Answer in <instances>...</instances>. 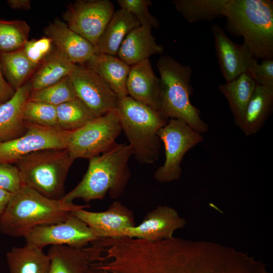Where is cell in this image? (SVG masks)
<instances>
[{
	"label": "cell",
	"instance_id": "6da1fadb",
	"mask_svg": "<svg viewBox=\"0 0 273 273\" xmlns=\"http://www.w3.org/2000/svg\"><path fill=\"white\" fill-rule=\"evenodd\" d=\"M132 155L130 146L115 143L101 154L88 159L87 170L81 180L61 199L69 203L81 199L86 203L119 198L124 192L131 176L128 161Z\"/></svg>",
	"mask_w": 273,
	"mask_h": 273
},
{
	"label": "cell",
	"instance_id": "7a4b0ae2",
	"mask_svg": "<svg viewBox=\"0 0 273 273\" xmlns=\"http://www.w3.org/2000/svg\"><path fill=\"white\" fill-rule=\"evenodd\" d=\"M89 207L50 199L23 185L13 194L0 216V232L10 237H24L36 226L62 221L73 212Z\"/></svg>",
	"mask_w": 273,
	"mask_h": 273
},
{
	"label": "cell",
	"instance_id": "3957f363",
	"mask_svg": "<svg viewBox=\"0 0 273 273\" xmlns=\"http://www.w3.org/2000/svg\"><path fill=\"white\" fill-rule=\"evenodd\" d=\"M156 65L160 74L159 114L167 120L181 119L202 134L207 133L208 125L190 101L193 92L191 67L169 55L161 56Z\"/></svg>",
	"mask_w": 273,
	"mask_h": 273
},
{
	"label": "cell",
	"instance_id": "277c9868",
	"mask_svg": "<svg viewBox=\"0 0 273 273\" xmlns=\"http://www.w3.org/2000/svg\"><path fill=\"white\" fill-rule=\"evenodd\" d=\"M224 17L257 59H273V1L229 0Z\"/></svg>",
	"mask_w": 273,
	"mask_h": 273
},
{
	"label": "cell",
	"instance_id": "5b68a950",
	"mask_svg": "<svg viewBox=\"0 0 273 273\" xmlns=\"http://www.w3.org/2000/svg\"><path fill=\"white\" fill-rule=\"evenodd\" d=\"M116 110L122 131L135 160L142 164L154 163L158 159L161 148L157 131L168 120L128 96L118 99Z\"/></svg>",
	"mask_w": 273,
	"mask_h": 273
},
{
	"label": "cell",
	"instance_id": "8992f818",
	"mask_svg": "<svg viewBox=\"0 0 273 273\" xmlns=\"http://www.w3.org/2000/svg\"><path fill=\"white\" fill-rule=\"evenodd\" d=\"M74 161L66 148L54 149L32 153L14 164L23 185L60 200L65 195V182Z\"/></svg>",
	"mask_w": 273,
	"mask_h": 273
},
{
	"label": "cell",
	"instance_id": "52a82bcc",
	"mask_svg": "<svg viewBox=\"0 0 273 273\" xmlns=\"http://www.w3.org/2000/svg\"><path fill=\"white\" fill-rule=\"evenodd\" d=\"M122 132L116 109L71 131L67 149L71 158L88 160L107 151Z\"/></svg>",
	"mask_w": 273,
	"mask_h": 273
},
{
	"label": "cell",
	"instance_id": "ba28073f",
	"mask_svg": "<svg viewBox=\"0 0 273 273\" xmlns=\"http://www.w3.org/2000/svg\"><path fill=\"white\" fill-rule=\"evenodd\" d=\"M157 135L164 145L165 159L155 171L154 178L160 183L177 180L181 174V163L185 155L203 142L204 138L186 122L175 118L168 119L158 130Z\"/></svg>",
	"mask_w": 273,
	"mask_h": 273
},
{
	"label": "cell",
	"instance_id": "9c48e42d",
	"mask_svg": "<svg viewBox=\"0 0 273 273\" xmlns=\"http://www.w3.org/2000/svg\"><path fill=\"white\" fill-rule=\"evenodd\" d=\"M25 123L22 135L0 143V163L14 164L38 151L67 148L71 131Z\"/></svg>",
	"mask_w": 273,
	"mask_h": 273
},
{
	"label": "cell",
	"instance_id": "30bf717a",
	"mask_svg": "<svg viewBox=\"0 0 273 273\" xmlns=\"http://www.w3.org/2000/svg\"><path fill=\"white\" fill-rule=\"evenodd\" d=\"M114 12L109 0H78L67 7L63 18L70 29L95 47Z\"/></svg>",
	"mask_w": 273,
	"mask_h": 273
},
{
	"label": "cell",
	"instance_id": "8fae6325",
	"mask_svg": "<svg viewBox=\"0 0 273 273\" xmlns=\"http://www.w3.org/2000/svg\"><path fill=\"white\" fill-rule=\"evenodd\" d=\"M24 238L26 243L42 249L49 245L84 248L99 239L86 223L72 213L62 221L32 229Z\"/></svg>",
	"mask_w": 273,
	"mask_h": 273
},
{
	"label": "cell",
	"instance_id": "7c38bea8",
	"mask_svg": "<svg viewBox=\"0 0 273 273\" xmlns=\"http://www.w3.org/2000/svg\"><path fill=\"white\" fill-rule=\"evenodd\" d=\"M69 77L77 98L96 117L116 109L117 97L93 71L87 67L76 65Z\"/></svg>",
	"mask_w": 273,
	"mask_h": 273
},
{
	"label": "cell",
	"instance_id": "4fadbf2b",
	"mask_svg": "<svg viewBox=\"0 0 273 273\" xmlns=\"http://www.w3.org/2000/svg\"><path fill=\"white\" fill-rule=\"evenodd\" d=\"M218 62L225 82L246 72L257 59L247 46L233 41L219 25L211 27Z\"/></svg>",
	"mask_w": 273,
	"mask_h": 273
},
{
	"label": "cell",
	"instance_id": "5bb4252c",
	"mask_svg": "<svg viewBox=\"0 0 273 273\" xmlns=\"http://www.w3.org/2000/svg\"><path fill=\"white\" fill-rule=\"evenodd\" d=\"M186 220L177 212L168 206H159L148 213L142 223L124 230L118 238L128 237L151 241L173 238L175 231L184 228Z\"/></svg>",
	"mask_w": 273,
	"mask_h": 273
},
{
	"label": "cell",
	"instance_id": "9a60e30c",
	"mask_svg": "<svg viewBox=\"0 0 273 273\" xmlns=\"http://www.w3.org/2000/svg\"><path fill=\"white\" fill-rule=\"evenodd\" d=\"M83 221L98 238H118L125 229L135 226L131 210L115 201L104 212H91L80 209L72 212Z\"/></svg>",
	"mask_w": 273,
	"mask_h": 273
},
{
	"label": "cell",
	"instance_id": "2e32d148",
	"mask_svg": "<svg viewBox=\"0 0 273 273\" xmlns=\"http://www.w3.org/2000/svg\"><path fill=\"white\" fill-rule=\"evenodd\" d=\"M43 32L56 49L75 65L86 64L96 54L95 47L90 42L60 19L51 22Z\"/></svg>",
	"mask_w": 273,
	"mask_h": 273
},
{
	"label": "cell",
	"instance_id": "e0dca14e",
	"mask_svg": "<svg viewBox=\"0 0 273 273\" xmlns=\"http://www.w3.org/2000/svg\"><path fill=\"white\" fill-rule=\"evenodd\" d=\"M126 89L128 96L159 113V78L155 74L149 59L130 67Z\"/></svg>",
	"mask_w": 273,
	"mask_h": 273
},
{
	"label": "cell",
	"instance_id": "ac0fdd59",
	"mask_svg": "<svg viewBox=\"0 0 273 273\" xmlns=\"http://www.w3.org/2000/svg\"><path fill=\"white\" fill-rule=\"evenodd\" d=\"M31 91L27 81L9 100L0 105V143L17 138L25 132L23 110Z\"/></svg>",
	"mask_w": 273,
	"mask_h": 273
},
{
	"label": "cell",
	"instance_id": "d6986e66",
	"mask_svg": "<svg viewBox=\"0 0 273 273\" xmlns=\"http://www.w3.org/2000/svg\"><path fill=\"white\" fill-rule=\"evenodd\" d=\"M163 52V48L156 42L152 34V28L140 25L126 35L117 56L131 66Z\"/></svg>",
	"mask_w": 273,
	"mask_h": 273
},
{
	"label": "cell",
	"instance_id": "ffe728a7",
	"mask_svg": "<svg viewBox=\"0 0 273 273\" xmlns=\"http://www.w3.org/2000/svg\"><path fill=\"white\" fill-rule=\"evenodd\" d=\"M86 65L107 84L118 99L128 96L126 81L131 66L119 57L95 54Z\"/></svg>",
	"mask_w": 273,
	"mask_h": 273
},
{
	"label": "cell",
	"instance_id": "44dd1931",
	"mask_svg": "<svg viewBox=\"0 0 273 273\" xmlns=\"http://www.w3.org/2000/svg\"><path fill=\"white\" fill-rule=\"evenodd\" d=\"M139 26L135 17L125 10L114 12L95 47L96 54L117 56L126 35Z\"/></svg>",
	"mask_w": 273,
	"mask_h": 273
},
{
	"label": "cell",
	"instance_id": "7402d4cb",
	"mask_svg": "<svg viewBox=\"0 0 273 273\" xmlns=\"http://www.w3.org/2000/svg\"><path fill=\"white\" fill-rule=\"evenodd\" d=\"M273 87L257 84L247 106L240 128L246 136L257 133L272 111Z\"/></svg>",
	"mask_w": 273,
	"mask_h": 273
},
{
	"label": "cell",
	"instance_id": "603a6c76",
	"mask_svg": "<svg viewBox=\"0 0 273 273\" xmlns=\"http://www.w3.org/2000/svg\"><path fill=\"white\" fill-rule=\"evenodd\" d=\"M257 84L246 71L235 79L218 86L227 100L235 124L240 129L248 104Z\"/></svg>",
	"mask_w": 273,
	"mask_h": 273
},
{
	"label": "cell",
	"instance_id": "cb8c5ba5",
	"mask_svg": "<svg viewBox=\"0 0 273 273\" xmlns=\"http://www.w3.org/2000/svg\"><path fill=\"white\" fill-rule=\"evenodd\" d=\"M10 273H49L50 258L43 249L27 243L13 247L6 254Z\"/></svg>",
	"mask_w": 273,
	"mask_h": 273
},
{
	"label": "cell",
	"instance_id": "d4e9b609",
	"mask_svg": "<svg viewBox=\"0 0 273 273\" xmlns=\"http://www.w3.org/2000/svg\"><path fill=\"white\" fill-rule=\"evenodd\" d=\"M75 65L55 49L37 67L28 81L32 91L49 86L69 76Z\"/></svg>",
	"mask_w": 273,
	"mask_h": 273
},
{
	"label": "cell",
	"instance_id": "484cf974",
	"mask_svg": "<svg viewBox=\"0 0 273 273\" xmlns=\"http://www.w3.org/2000/svg\"><path fill=\"white\" fill-rule=\"evenodd\" d=\"M49 273H87L89 260L86 248L66 245L51 246Z\"/></svg>",
	"mask_w": 273,
	"mask_h": 273
},
{
	"label": "cell",
	"instance_id": "4316f807",
	"mask_svg": "<svg viewBox=\"0 0 273 273\" xmlns=\"http://www.w3.org/2000/svg\"><path fill=\"white\" fill-rule=\"evenodd\" d=\"M229 0H174L176 10L190 23L224 17Z\"/></svg>",
	"mask_w": 273,
	"mask_h": 273
},
{
	"label": "cell",
	"instance_id": "83f0119b",
	"mask_svg": "<svg viewBox=\"0 0 273 273\" xmlns=\"http://www.w3.org/2000/svg\"><path fill=\"white\" fill-rule=\"evenodd\" d=\"M0 66L7 81L16 90L28 81L36 67L27 59L22 49L0 54Z\"/></svg>",
	"mask_w": 273,
	"mask_h": 273
},
{
	"label": "cell",
	"instance_id": "f1b7e54d",
	"mask_svg": "<svg viewBox=\"0 0 273 273\" xmlns=\"http://www.w3.org/2000/svg\"><path fill=\"white\" fill-rule=\"evenodd\" d=\"M56 112L58 127L65 131L75 130L96 117L78 99L56 106Z\"/></svg>",
	"mask_w": 273,
	"mask_h": 273
},
{
	"label": "cell",
	"instance_id": "f546056e",
	"mask_svg": "<svg viewBox=\"0 0 273 273\" xmlns=\"http://www.w3.org/2000/svg\"><path fill=\"white\" fill-rule=\"evenodd\" d=\"M30 30L24 20L0 19V54L21 49L28 40Z\"/></svg>",
	"mask_w": 273,
	"mask_h": 273
},
{
	"label": "cell",
	"instance_id": "4dcf8cb0",
	"mask_svg": "<svg viewBox=\"0 0 273 273\" xmlns=\"http://www.w3.org/2000/svg\"><path fill=\"white\" fill-rule=\"evenodd\" d=\"M78 99L72 83L67 76L59 81L42 89L31 91L28 100L46 103L57 106Z\"/></svg>",
	"mask_w": 273,
	"mask_h": 273
},
{
	"label": "cell",
	"instance_id": "1f68e13d",
	"mask_svg": "<svg viewBox=\"0 0 273 273\" xmlns=\"http://www.w3.org/2000/svg\"><path fill=\"white\" fill-rule=\"evenodd\" d=\"M23 120L31 124L58 127L56 106L43 102L27 100L24 108Z\"/></svg>",
	"mask_w": 273,
	"mask_h": 273
},
{
	"label": "cell",
	"instance_id": "d6a6232c",
	"mask_svg": "<svg viewBox=\"0 0 273 273\" xmlns=\"http://www.w3.org/2000/svg\"><path fill=\"white\" fill-rule=\"evenodd\" d=\"M120 9L125 10L133 15L139 21L141 26L157 28L159 26L158 19L149 12V7L151 6L150 0H117Z\"/></svg>",
	"mask_w": 273,
	"mask_h": 273
},
{
	"label": "cell",
	"instance_id": "836d02e7",
	"mask_svg": "<svg viewBox=\"0 0 273 273\" xmlns=\"http://www.w3.org/2000/svg\"><path fill=\"white\" fill-rule=\"evenodd\" d=\"M54 45L47 36L27 40L22 48L24 54L36 68L52 52Z\"/></svg>",
	"mask_w": 273,
	"mask_h": 273
},
{
	"label": "cell",
	"instance_id": "e575fe53",
	"mask_svg": "<svg viewBox=\"0 0 273 273\" xmlns=\"http://www.w3.org/2000/svg\"><path fill=\"white\" fill-rule=\"evenodd\" d=\"M23 186L18 168L14 164L0 163V188L12 193Z\"/></svg>",
	"mask_w": 273,
	"mask_h": 273
},
{
	"label": "cell",
	"instance_id": "d590c367",
	"mask_svg": "<svg viewBox=\"0 0 273 273\" xmlns=\"http://www.w3.org/2000/svg\"><path fill=\"white\" fill-rule=\"evenodd\" d=\"M258 85L273 87V59L262 60L253 64L247 71Z\"/></svg>",
	"mask_w": 273,
	"mask_h": 273
},
{
	"label": "cell",
	"instance_id": "8d00e7d4",
	"mask_svg": "<svg viewBox=\"0 0 273 273\" xmlns=\"http://www.w3.org/2000/svg\"><path fill=\"white\" fill-rule=\"evenodd\" d=\"M15 91L5 78L0 66V105L9 100Z\"/></svg>",
	"mask_w": 273,
	"mask_h": 273
},
{
	"label": "cell",
	"instance_id": "74e56055",
	"mask_svg": "<svg viewBox=\"0 0 273 273\" xmlns=\"http://www.w3.org/2000/svg\"><path fill=\"white\" fill-rule=\"evenodd\" d=\"M7 3L10 8L15 10H30L31 2L29 0H8Z\"/></svg>",
	"mask_w": 273,
	"mask_h": 273
},
{
	"label": "cell",
	"instance_id": "f35d334b",
	"mask_svg": "<svg viewBox=\"0 0 273 273\" xmlns=\"http://www.w3.org/2000/svg\"><path fill=\"white\" fill-rule=\"evenodd\" d=\"M13 194L0 188V216L11 199Z\"/></svg>",
	"mask_w": 273,
	"mask_h": 273
}]
</instances>
